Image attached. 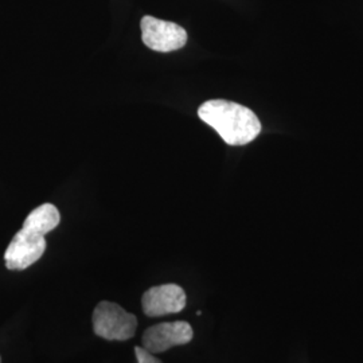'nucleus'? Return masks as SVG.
Returning a JSON list of instances; mask_svg holds the SVG:
<instances>
[{
	"mask_svg": "<svg viewBox=\"0 0 363 363\" xmlns=\"http://www.w3.org/2000/svg\"><path fill=\"white\" fill-rule=\"evenodd\" d=\"M193 337V327L187 322L159 323L144 331L142 343L145 350L159 354L175 346L187 345L191 342Z\"/></svg>",
	"mask_w": 363,
	"mask_h": 363,
	"instance_id": "39448f33",
	"label": "nucleus"
},
{
	"mask_svg": "<svg viewBox=\"0 0 363 363\" xmlns=\"http://www.w3.org/2000/svg\"><path fill=\"white\" fill-rule=\"evenodd\" d=\"M140 27L144 45L155 52H175L182 49L187 42L186 30L172 22L145 15Z\"/></svg>",
	"mask_w": 363,
	"mask_h": 363,
	"instance_id": "20e7f679",
	"label": "nucleus"
},
{
	"mask_svg": "<svg viewBox=\"0 0 363 363\" xmlns=\"http://www.w3.org/2000/svg\"><path fill=\"white\" fill-rule=\"evenodd\" d=\"M186 303V294L183 288L177 284L152 286L142 298L144 313L151 318L178 313L184 310Z\"/></svg>",
	"mask_w": 363,
	"mask_h": 363,
	"instance_id": "423d86ee",
	"label": "nucleus"
},
{
	"mask_svg": "<svg viewBox=\"0 0 363 363\" xmlns=\"http://www.w3.org/2000/svg\"><path fill=\"white\" fill-rule=\"evenodd\" d=\"M198 116L229 145H245L261 132V123L253 111L226 100H208L199 106Z\"/></svg>",
	"mask_w": 363,
	"mask_h": 363,
	"instance_id": "f03ea898",
	"label": "nucleus"
},
{
	"mask_svg": "<svg viewBox=\"0 0 363 363\" xmlns=\"http://www.w3.org/2000/svg\"><path fill=\"white\" fill-rule=\"evenodd\" d=\"M135 355L138 363H163L152 352L145 350L144 347H135Z\"/></svg>",
	"mask_w": 363,
	"mask_h": 363,
	"instance_id": "0eeeda50",
	"label": "nucleus"
},
{
	"mask_svg": "<svg viewBox=\"0 0 363 363\" xmlns=\"http://www.w3.org/2000/svg\"><path fill=\"white\" fill-rule=\"evenodd\" d=\"M138 319L116 303L100 301L93 312V330L105 340L124 342L135 337Z\"/></svg>",
	"mask_w": 363,
	"mask_h": 363,
	"instance_id": "7ed1b4c3",
	"label": "nucleus"
},
{
	"mask_svg": "<svg viewBox=\"0 0 363 363\" xmlns=\"http://www.w3.org/2000/svg\"><path fill=\"white\" fill-rule=\"evenodd\" d=\"M60 222L61 214L52 203L34 208L4 253L6 267L10 271H25L37 262L46 250L45 235L54 230Z\"/></svg>",
	"mask_w": 363,
	"mask_h": 363,
	"instance_id": "f257e3e1",
	"label": "nucleus"
}]
</instances>
